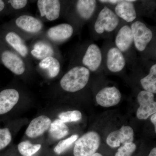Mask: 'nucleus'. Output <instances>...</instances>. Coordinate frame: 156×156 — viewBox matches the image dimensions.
<instances>
[{
  "mask_svg": "<svg viewBox=\"0 0 156 156\" xmlns=\"http://www.w3.org/2000/svg\"><path fill=\"white\" fill-rule=\"evenodd\" d=\"M6 41L14 50L21 56L25 57L28 54V48L23 41L22 39L17 34L9 32L5 37Z\"/></svg>",
  "mask_w": 156,
  "mask_h": 156,
  "instance_id": "19",
  "label": "nucleus"
},
{
  "mask_svg": "<svg viewBox=\"0 0 156 156\" xmlns=\"http://www.w3.org/2000/svg\"><path fill=\"white\" fill-rule=\"evenodd\" d=\"M51 123V119L48 117L40 116L32 120L26 131V134L30 138L38 137L49 129Z\"/></svg>",
  "mask_w": 156,
  "mask_h": 156,
  "instance_id": "8",
  "label": "nucleus"
},
{
  "mask_svg": "<svg viewBox=\"0 0 156 156\" xmlns=\"http://www.w3.org/2000/svg\"><path fill=\"white\" fill-rule=\"evenodd\" d=\"M41 147V144H32L27 140L20 142L18 145V150L23 156H32Z\"/></svg>",
  "mask_w": 156,
  "mask_h": 156,
  "instance_id": "24",
  "label": "nucleus"
},
{
  "mask_svg": "<svg viewBox=\"0 0 156 156\" xmlns=\"http://www.w3.org/2000/svg\"><path fill=\"white\" fill-rule=\"evenodd\" d=\"M78 137V135L74 134L67 139L61 140L54 148V151L58 155L62 153L77 140Z\"/></svg>",
  "mask_w": 156,
  "mask_h": 156,
  "instance_id": "26",
  "label": "nucleus"
},
{
  "mask_svg": "<svg viewBox=\"0 0 156 156\" xmlns=\"http://www.w3.org/2000/svg\"><path fill=\"white\" fill-rule=\"evenodd\" d=\"M5 3L3 1L0 0V11H2L5 8Z\"/></svg>",
  "mask_w": 156,
  "mask_h": 156,
  "instance_id": "32",
  "label": "nucleus"
},
{
  "mask_svg": "<svg viewBox=\"0 0 156 156\" xmlns=\"http://www.w3.org/2000/svg\"><path fill=\"white\" fill-rule=\"evenodd\" d=\"M92 156H103L101 154L98 153H95V154H94Z\"/></svg>",
  "mask_w": 156,
  "mask_h": 156,
  "instance_id": "33",
  "label": "nucleus"
},
{
  "mask_svg": "<svg viewBox=\"0 0 156 156\" xmlns=\"http://www.w3.org/2000/svg\"><path fill=\"white\" fill-rule=\"evenodd\" d=\"M136 148V144L133 142L126 143L119 148L115 156H131Z\"/></svg>",
  "mask_w": 156,
  "mask_h": 156,
  "instance_id": "27",
  "label": "nucleus"
},
{
  "mask_svg": "<svg viewBox=\"0 0 156 156\" xmlns=\"http://www.w3.org/2000/svg\"><path fill=\"white\" fill-rule=\"evenodd\" d=\"M151 122L154 124L155 126V131L156 132V114H154L152 115L151 118Z\"/></svg>",
  "mask_w": 156,
  "mask_h": 156,
  "instance_id": "30",
  "label": "nucleus"
},
{
  "mask_svg": "<svg viewBox=\"0 0 156 156\" xmlns=\"http://www.w3.org/2000/svg\"><path fill=\"white\" fill-rule=\"evenodd\" d=\"M69 132V128L65 123L59 119L52 122L49 128V133L53 138L59 140L66 136Z\"/></svg>",
  "mask_w": 156,
  "mask_h": 156,
  "instance_id": "21",
  "label": "nucleus"
},
{
  "mask_svg": "<svg viewBox=\"0 0 156 156\" xmlns=\"http://www.w3.org/2000/svg\"><path fill=\"white\" fill-rule=\"evenodd\" d=\"M140 105L136 113L139 119L146 120L156 113V102L153 93L144 90L139 92L137 97Z\"/></svg>",
  "mask_w": 156,
  "mask_h": 156,
  "instance_id": "5",
  "label": "nucleus"
},
{
  "mask_svg": "<svg viewBox=\"0 0 156 156\" xmlns=\"http://www.w3.org/2000/svg\"><path fill=\"white\" fill-rule=\"evenodd\" d=\"M145 91L155 94L156 93V65L151 67L149 73L140 81Z\"/></svg>",
  "mask_w": 156,
  "mask_h": 156,
  "instance_id": "23",
  "label": "nucleus"
},
{
  "mask_svg": "<svg viewBox=\"0 0 156 156\" xmlns=\"http://www.w3.org/2000/svg\"><path fill=\"white\" fill-rule=\"evenodd\" d=\"M122 95L115 87H105L101 89L96 95V101L103 107H110L119 103Z\"/></svg>",
  "mask_w": 156,
  "mask_h": 156,
  "instance_id": "7",
  "label": "nucleus"
},
{
  "mask_svg": "<svg viewBox=\"0 0 156 156\" xmlns=\"http://www.w3.org/2000/svg\"><path fill=\"white\" fill-rule=\"evenodd\" d=\"M102 61V54L100 48L95 44L89 45L83 58V63L91 71L97 70Z\"/></svg>",
  "mask_w": 156,
  "mask_h": 156,
  "instance_id": "10",
  "label": "nucleus"
},
{
  "mask_svg": "<svg viewBox=\"0 0 156 156\" xmlns=\"http://www.w3.org/2000/svg\"><path fill=\"white\" fill-rule=\"evenodd\" d=\"M100 136L95 131H89L76 141L73 149L74 156H92L100 146Z\"/></svg>",
  "mask_w": 156,
  "mask_h": 156,
  "instance_id": "2",
  "label": "nucleus"
},
{
  "mask_svg": "<svg viewBox=\"0 0 156 156\" xmlns=\"http://www.w3.org/2000/svg\"></svg>",
  "mask_w": 156,
  "mask_h": 156,
  "instance_id": "34",
  "label": "nucleus"
},
{
  "mask_svg": "<svg viewBox=\"0 0 156 156\" xmlns=\"http://www.w3.org/2000/svg\"><path fill=\"white\" fill-rule=\"evenodd\" d=\"M136 1H121L115 8L117 16L127 22L134 21L136 17V10L133 2Z\"/></svg>",
  "mask_w": 156,
  "mask_h": 156,
  "instance_id": "14",
  "label": "nucleus"
},
{
  "mask_svg": "<svg viewBox=\"0 0 156 156\" xmlns=\"http://www.w3.org/2000/svg\"><path fill=\"white\" fill-rule=\"evenodd\" d=\"M58 117L59 120L65 123L80 121L82 119V115L78 110L69 111L61 113Z\"/></svg>",
  "mask_w": 156,
  "mask_h": 156,
  "instance_id": "25",
  "label": "nucleus"
},
{
  "mask_svg": "<svg viewBox=\"0 0 156 156\" xmlns=\"http://www.w3.org/2000/svg\"><path fill=\"white\" fill-rule=\"evenodd\" d=\"M90 72L87 68L78 66L73 68L62 78L60 86L67 92H74L83 89L89 82Z\"/></svg>",
  "mask_w": 156,
  "mask_h": 156,
  "instance_id": "1",
  "label": "nucleus"
},
{
  "mask_svg": "<svg viewBox=\"0 0 156 156\" xmlns=\"http://www.w3.org/2000/svg\"><path fill=\"white\" fill-rule=\"evenodd\" d=\"M73 29L68 23H62L51 27L48 30V35L52 41L60 42L69 38L72 35Z\"/></svg>",
  "mask_w": 156,
  "mask_h": 156,
  "instance_id": "16",
  "label": "nucleus"
},
{
  "mask_svg": "<svg viewBox=\"0 0 156 156\" xmlns=\"http://www.w3.org/2000/svg\"><path fill=\"white\" fill-rule=\"evenodd\" d=\"M37 6L41 16H46L48 20H55L59 17L60 14V2L58 0H39Z\"/></svg>",
  "mask_w": 156,
  "mask_h": 156,
  "instance_id": "9",
  "label": "nucleus"
},
{
  "mask_svg": "<svg viewBox=\"0 0 156 156\" xmlns=\"http://www.w3.org/2000/svg\"><path fill=\"white\" fill-rule=\"evenodd\" d=\"M19 99V92L15 89H5L0 92V115L11 111Z\"/></svg>",
  "mask_w": 156,
  "mask_h": 156,
  "instance_id": "12",
  "label": "nucleus"
},
{
  "mask_svg": "<svg viewBox=\"0 0 156 156\" xmlns=\"http://www.w3.org/2000/svg\"><path fill=\"white\" fill-rule=\"evenodd\" d=\"M148 156H156V148H153L151 151Z\"/></svg>",
  "mask_w": 156,
  "mask_h": 156,
  "instance_id": "31",
  "label": "nucleus"
},
{
  "mask_svg": "<svg viewBox=\"0 0 156 156\" xmlns=\"http://www.w3.org/2000/svg\"><path fill=\"white\" fill-rule=\"evenodd\" d=\"M115 42L117 48L121 52H126L129 50L133 42L131 27L126 25L120 29L116 37Z\"/></svg>",
  "mask_w": 156,
  "mask_h": 156,
  "instance_id": "15",
  "label": "nucleus"
},
{
  "mask_svg": "<svg viewBox=\"0 0 156 156\" xmlns=\"http://www.w3.org/2000/svg\"><path fill=\"white\" fill-rule=\"evenodd\" d=\"M119 20L113 11L105 7L100 11L95 23V31L98 34L114 30L119 25Z\"/></svg>",
  "mask_w": 156,
  "mask_h": 156,
  "instance_id": "3",
  "label": "nucleus"
},
{
  "mask_svg": "<svg viewBox=\"0 0 156 156\" xmlns=\"http://www.w3.org/2000/svg\"><path fill=\"white\" fill-rule=\"evenodd\" d=\"M32 55L38 59H43L52 56L54 51L52 47L45 42H37L34 46V49L31 52Z\"/></svg>",
  "mask_w": 156,
  "mask_h": 156,
  "instance_id": "22",
  "label": "nucleus"
},
{
  "mask_svg": "<svg viewBox=\"0 0 156 156\" xmlns=\"http://www.w3.org/2000/svg\"><path fill=\"white\" fill-rule=\"evenodd\" d=\"M15 23L19 28L32 33L38 32L43 27L40 20L28 15L20 16L16 19Z\"/></svg>",
  "mask_w": 156,
  "mask_h": 156,
  "instance_id": "17",
  "label": "nucleus"
},
{
  "mask_svg": "<svg viewBox=\"0 0 156 156\" xmlns=\"http://www.w3.org/2000/svg\"><path fill=\"white\" fill-rule=\"evenodd\" d=\"M133 36V42L136 50L143 51L152 39L153 34L151 30L144 23L136 21L131 26Z\"/></svg>",
  "mask_w": 156,
  "mask_h": 156,
  "instance_id": "4",
  "label": "nucleus"
},
{
  "mask_svg": "<svg viewBox=\"0 0 156 156\" xmlns=\"http://www.w3.org/2000/svg\"><path fill=\"white\" fill-rule=\"evenodd\" d=\"M12 140V136L9 128H0V150L6 147Z\"/></svg>",
  "mask_w": 156,
  "mask_h": 156,
  "instance_id": "28",
  "label": "nucleus"
},
{
  "mask_svg": "<svg viewBox=\"0 0 156 156\" xmlns=\"http://www.w3.org/2000/svg\"><path fill=\"white\" fill-rule=\"evenodd\" d=\"M39 66L42 69L47 70L50 78H54L60 71V65L56 58L50 56L42 59L39 63Z\"/></svg>",
  "mask_w": 156,
  "mask_h": 156,
  "instance_id": "20",
  "label": "nucleus"
},
{
  "mask_svg": "<svg viewBox=\"0 0 156 156\" xmlns=\"http://www.w3.org/2000/svg\"><path fill=\"white\" fill-rule=\"evenodd\" d=\"M126 64L125 57L119 49L112 48L109 50L107 58V66L109 70L113 73L119 72Z\"/></svg>",
  "mask_w": 156,
  "mask_h": 156,
  "instance_id": "13",
  "label": "nucleus"
},
{
  "mask_svg": "<svg viewBox=\"0 0 156 156\" xmlns=\"http://www.w3.org/2000/svg\"><path fill=\"white\" fill-rule=\"evenodd\" d=\"M96 1L95 0H79L76 5L77 11L82 18L88 20L95 12Z\"/></svg>",
  "mask_w": 156,
  "mask_h": 156,
  "instance_id": "18",
  "label": "nucleus"
},
{
  "mask_svg": "<svg viewBox=\"0 0 156 156\" xmlns=\"http://www.w3.org/2000/svg\"><path fill=\"white\" fill-rule=\"evenodd\" d=\"M134 139L133 129L129 126H123L119 130L111 132L106 139L108 145L111 147H119L124 144L133 142Z\"/></svg>",
  "mask_w": 156,
  "mask_h": 156,
  "instance_id": "6",
  "label": "nucleus"
},
{
  "mask_svg": "<svg viewBox=\"0 0 156 156\" xmlns=\"http://www.w3.org/2000/svg\"><path fill=\"white\" fill-rule=\"evenodd\" d=\"M2 60L4 66L15 74L20 75L25 72V64L22 58L11 51H4Z\"/></svg>",
  "mask_w": 156,
  "mask_h": 156,
  "instance_id": "11",
  "label": "nucleus"
},
{
  "mask_svg": "<svg viewBox=\"0 0 156 156\" xmlns=\"http://www.w3.org/2000/svg\"><path fill=\"white\" fill-rule=\"evenodd\" d=\"M9 2L11 4V5L15 9H22L25 7L27 3L26 0H11Z\"/></svg>",
  "mask_w": 156,
  "mask_h": 156,
  "instance_id": "29",
  "label": "nucleus"
}]
</instances>
